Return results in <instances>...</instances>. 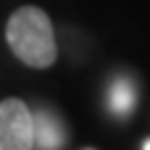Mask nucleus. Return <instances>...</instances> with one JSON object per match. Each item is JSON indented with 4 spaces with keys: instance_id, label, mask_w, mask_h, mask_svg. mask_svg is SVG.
<instances>
[{
    "instance_id": "nucleus-1",
    "label": "nucleus",
    "mask_w": 150,
    "mask_h": 150,
    "mask_svg": "<svg viewBox=\"0 0 150 150\" xmlns=\"http://www.w3.org/2000/svg\"><path fill=\"white\" fill-rule=\"evenodd\" d=\"M5 38L13 55L30 68H50L58 58L53 23L35 5H23L8 18Z\"/></svg>"
},
{
    "instance_id": "nucleus-2",
    "label": "nucleus",
    "mask_w": 150,
    "mask_h": 150,
    "mask_svg": "<svg viewBox=\"0 0 150 150\" xmlns=\"http://www.w3.org/2000/svg\"><path fill=\"white\" fill-rule=\"evenodd\" d=\"M35 123L33 112L18 98L0 103V150H33Z\"/></svg>"
},
{
    "instance_id": "nucleus-3",
    "label": "nucleus",
    "mask_w": 150,
    "mask_h": 150,
    "mask_svg": "<svg viewBox=\"0 0 150 150\" xmlns=\"http://www.w3.org/2000/svg\"><path fill=\"white\" fill-rule=\"evenodd\" d=\"M33 123H35V148L40 150H58L63 145V125L53 112L40 110L33 112Z\"/></svg>"
},
{
    "instance_id": "nucleus-4",
    "label": "nucleus",
    "mask_w": 150,
    "mask_h": 150,
    "mask_svg": "<svg viewBox=\"0 0 150 150\" xmlns=\"http://www.w3.org/2000/svg\"><path fill=\"white\" fill-rule=\"evenodd\" d=\"M108 105L115 115H128L135 105V88L128 78H118V80L110 85L108 93Z\"/></svg>"
},
{
    "instance_id": "nucleus-5",
    "label": "nucleus",
    "mask_w": 150,
    "mask_h": 150,
    "mask_svg": "<svg viewBox=\"0 0 150 150\" xmlns=\"http://www.w3.org/2000/svg\"><path fill=\"white\" fill-rule=\"evenodd\" d=\"M143 150H150V140H145V145H143Z\"/></svg>"
}]
</instances>
